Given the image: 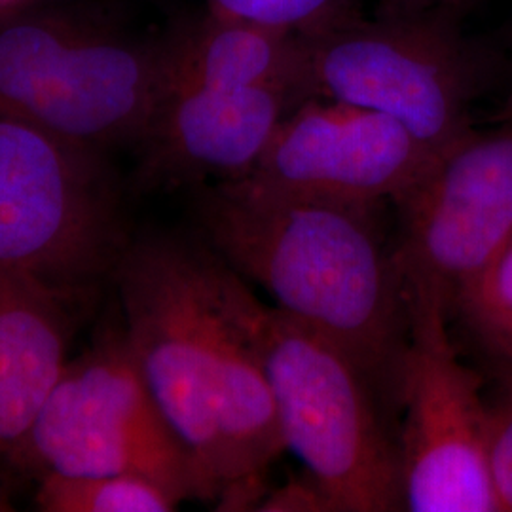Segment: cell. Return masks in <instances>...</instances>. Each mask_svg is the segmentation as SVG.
<instances>
[{
	"instance_id": "cell-1",
	"label": "cell",
	"mask_w": 512,
	"mask_h": 512,
	"mask_svg": "<svg viewBox=\"0 0 512 512\" xmlns=\"http://www.w3.org/2000/svg\"><path fill=\"white\" fill-rule=\"evenodd\" d=\"M114 277L129 349L190 454L198 499L255 511L287 450L256 344L262 302L198 236L129 238Z\"/></svg>"
},
{
	"instance_id": "cell-2",
	"label": "cell",
	"mask_w": 512,
	"mask_h": 512,
	"mask_svg": "<svg viewBox=\"0 0 512 512\" xmlns=\"http://www.w3.org/2000/svg\"><path fill=\"white\" fill-rule=\"evenodd\" d=\"M198 238L329 338L363 370L385 408L401 410L410 315L384 203L298 196L251 181L196 188Z\"/></svg>"
},
{
	"instance_id": "cell-3",
	"label": "cell",
	"mask_w": 512,
	"mask_h": 512,
	"mask_svg": "<svg viewBox=\"0 0 512 512\" xmlns=\"http://www.w3.org/2000/svg\"><path fill=\"white\" fill-rule=\"evenodd\" d=\"M255 332L285 448L332 512L406 511L399 440L363 370L275 306L260 304Z\"/></svg>"
},
{
	"instance_id": "cell-4",
	"label": "cell",
	"mask_w": 512,
	"mask_h": 512,
	"mask_svg": "<svg viewBox=\"0 0 512 512\" xmlns=\"http://www.w3.org/2000/svg\"><path fill=\"white\" fill-rule=\"evenodd\" d=\"M167 93L160 42L55 18L0 21V110L103 154L139 145Z\"/></svg>"
},
{
	"instance_id": "cell-5",
	"label": "cell",
	"mask_w": 512,
	"mask_h": 512,
	"mask_svg": "<svg viewBox=\"0 0 512 512\" xmlns=\"http://www.w3.org/2000/svg\"><path fill=\"white\" fill-rule=\"evenodd\" d=\"M308 40V88L376 110L408 129L433 158L467 135L480 65L456 14L385 10L344 19Z\"/></svg>"
},
{
	"instance_id": "cell-6",
	"label": "cell",
	"mask_w": 512,
	"mask_h": 512,
	"mask_svg": "<svg viewBox=\"0 0 512 512\" xmlns=\"http://www.w3.org/2000/svg\"><path fill=\"white\" fill-rule=\"evenodd\" d=\"M128 241L103 154L0 110V266L74 293L114 275Z\"/></svg>"
},
{
	"instance_id": "cell-7",
	"label": "cell",
	"mask_w": 512,
	"mask_h": 512,
	"mask_svg": "<svg viewBox=\"0 0 512 512\" xmlns=\"http://www.w3.org/2000/svg\"><path fill=\"white\" fill-rule=\"evenodd\" d=\"M25 473L139 475L198 499L183 440L156 403L124 330L69 361L38 416Z\"/></svg>"
},
{
	"instance_id": "cell-8",
	"label": "cell",
	"mask_w": 512,
	"mask_h": 512,
	"mask_svg": "<svg viewBox=\"0 0 512 512\" xmlns=\"http://www.w3.org/2000/svg\"><path fill=\"white\" fill-rule=\"evenodd\" d=\"M406 300L410 340L397 435L406 511L499 512L484 450L482 378L459 359L448 308L431 296Z\"/></svg>"
},
{
	"instance_id": "cell-9",
	"label": "cell",
	"mask_w": 512,
	"mask_h": 512,
	"mask_svg": "<svg viewBox=\"0 0 512 512\" xmlns=\"http://www.w3.org/2000/svg\"><path fill=\"white\" fill-rule=\"evenodd\" d=\"M395 256L406 296L456 311L512 232V120L471 129L395 202Z\"/></svg>"
},
{
	"instance_id": "cell-10",
	"label": "cell",
	"mask_w": 512,
	"mask_h": 512,
	"mask_svg": "<svg viewBox=\"0 0 512 512\" xmlns=\"http://www.w3.org/2000/svg\"><path fill=\"white\" fill-rule=\"evenodd\" d=\"M433 156L397 120L325 97H308L283 120L245 181L338 202L395 203Z\"/></svg>"
},
{
	"instance_id": "cell-11",
	"label": "cell",
	"mask_w": 512,
	"mask_h": 512,
	"mask_svg": "<svg viewBox=\"0 0 512 512\" xmlns=\"http://www.w3.org/2000/svg\"><path fill=\"white\" fill-rule=\"evenodd\" d=\"M306 97L285 88L167 90L139 147L148 186H207L249 177Z\"/></svg>"
},
{
	"instance_id": "cell-12",
	"label": "cell",
	"mask_w": 512,
	"mask_h": 512,
	"mask_svg": "<svg viewBox=\"0 0 512 512\" xmlns=\"http://www.w3.org/2000/svg\"><path fill=\"white\" fill-rule=\"evenodd\" d=\"M67 294L0 266V478L25 473L35 423L67 366Z\"/></svg>"
},
{
	"instance_id": "cell-13",
	"label": "cell",
	"mask_w": 512,
	"mask_h": 512,
	"mask_svg": "<svg viewBox=\"0 0 512 512\" xmlns=\"http://www.w3.org/2000/svg\"><path fill=\"white\" fill-rule=\"evenodd\" d=\"M160 44L167 90L285 88L311 97L308 40L289 29L209 8Z\"/></svg>"
},
{
	"instance_id": "cell-14",
	"label": "cell",
	"mask_w": 512,
	"mask_h": 512,
	"mask_svg": "<svg viewBox=\"0 0 512 512\" xmlns=\"http://www.w3.org/2000/svg\"><path fill=\"white\" fill-rule=\"evenodd\" d=\"M44 512H171L183 501L139 475H42L35 495Z\"/></svg>"
},
{
	"instance_id": "cell-15",
	"label": "cell",
	"mask_w": 512,
	"mask_h": 512,
	"mask_svg": "<svg viewBox=\"0 0 512 512\" xmlns=\"http://www.w3.org/2000/svg\"><path fill=\"white\" fill-rule=\"evenodd\" d=\"M209 8L311 37L355 16V0H209Z\"/></svg>"
},
{
	"instance_id": "cell-16",
	"label": "cell",
	"mask_w": 512,
	"mask_h": 512,
	"mask_svg": "<svg viewBox=\"0 0 512 512\" xmlns=\"http://www.w3.org/2000/svg\"><path fill=\"white\" fill-rule=\"evenodd\" d=\"M499 391L486 395L484 450L499 512H512V368L503 365Z\"/></svg>"
},
{
	"instance_id": "cell-17",
	"label": "cell",
	"mask_w": 512,
	"mask_h": 512,
	"mask_svg": "<svg viewBox=\"0 0 512 512\" xmlns=\"http://www.w3.org/2000/svg\"><path fill=\"white\" fill-rule=\"evenodd\" d=\"M467 323L512 313V232L490 266L456 306Z\"/></svg>"
},
{
	"instance_id": "cell-18",
	"label": "cell",
	"mask_w": 512,
	"mask_h": 512,
	"mask_svg": "<svg viewBox=\"0 0 512 512\" xmlns=\"http://www.w3.org/2000/svg\"><path fill=\"white\" fill-rule=\"evenodd\" d=\"M256 511L266 512H332L329 499L308 473L287 484L268 490Z\"/></svg>"
},
{
	"instance_id": "cell-19",
	"label": "cell",
	"mask_w": 512,
	"mask_h": 512,
	"mask_svg": "<svg viewBox=\"0 0 512 512\" xmlns=\"http://www.w3.org/2000/svg\"><path fill=\"white\" fill-rule=\"evenodd\" d=\"M482 342L494 351L501 363L512 366V313L469 323Z\"/></svg>"
},
{
	"instance_id": "cell-20",
	"label": "cell",
	"mask_w": 512,
	"mask_h": 512,
	"mask_svg": "<svg viewBox=\"0 0 512 512\" xmlns=\"http://www.w3.org/2000/svg\"><path fill=\"white\" fill-rule=\"evenodd\" d=\"M471 0H420L421 10H442L448 14H456L458 16L459 10L463 6H467Z\"/></svg>"
},
{
	"instance_id": "cell-21",
	"label": "cell",
	"mask_w": 512,
	"mask_h": 512,
	"mask_svg": "<svg viewBox=\"0 0 512 512\" xmlns=\"http://www.w3.org/2000/svg\"><path fill=\"white\" fill-rule=\"evenodd\" d=\"M385 10H421L420 0H384Z\"/></svg>"
},
{
	"instance_id": "cell-22",
	"label": "cell",
	"mask_w": 512,
	"mask_h": 512,
	"mask_svg": "<svg viewBox=\"0 0 512 512\" xmlns=\"http://www.w3.org/2000/svg\"><path fill=\"white\" fill-rule=\"evenodd\" d=\"M503 118H505V120H512V95L511 101H509V105H507V109L503 112Z\"/></svg>"
},
{
	"instance_id": "cell-23",
	"label": "cell",
	"mask_w": 512,
	"mask_h": 512,
	"mask_svg": "<svg viewBox=\"0 0 512 512\" xmlns=\"http://www.w3.org/2000/svg\"><path fill=\"white\" fill-rule=\"evenodd\" d=\"M10 2H14V0H0V6H2V4H10Z\"/></svg>"
},
{
	"instance_id": "cell-24",
	"label": "cell",
	"mask_w": 512,
	"mask_h": 512,
	"mask_svg": "<svg viewBox=\"0 0 512 512\" xmlns=\"http://www.w3.org/2000/svg\"><path fill=\"white\" fill-rule=\"evenodd\" d=\"M503 365H505V363H503ZM507 366H509V365H507ZM511 368H512V366H511Z\"/></svg>"
}]
</instances>
